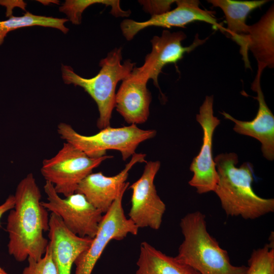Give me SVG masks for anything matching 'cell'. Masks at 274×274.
Listing matches in <instances>:
<instances>
[{
  "label": "cell",
  "mask_w": 274,
  "mask_h": 274,
  "mask_svg": "<svg viewBox=\"0 0 274 274\" xmlns=\"http://www.w3.org/2000/svg\"><path fill=\"white\" fill-rule=\"evenodd\" d=\"M15 205L8 216V252L16 260L41 259L49 241L44 232L49 229L48 210L42 204L41 192L32 173L18 183L15 195Z\"/></svg>",
  "instance_id": "obj_1"
},
{
  "label": "cell",
  "mask_w": 274,
  "mask_h": 274,
  "mask_svg": "<svg viewBox=\"0 0 274 274\" xmlns=\"http://www.w3.org/2000/svg\"><path fill=\"white\" fill-rule=\"evenodd\" d=\"M214 159L218 181L214 191L228 216L255 219L274 211V199L257 195L252 188L253 165L250 162L236 167L235 153H221Z\"/></svg>",
  "instance_id": "obj_2"
},
{
  "label": "cell",
  "mask_w": 274,
  "mask_h": 274,
  "mask_svg": "<svg viewBox=\"0 0 274 274\" xmlns=\"http://www.w3.org/2000/svg\"><path fill=\"white\" fill-rule=\"evenodd\" d=\"M184 239L176 256L200 274H245L247 266L231 264L228 254L208 232L206 216L197 211L180 223Z\"/></svg>",
  "instance_id": "obj_3"
},
{
  "label": "cell",
  "mask_w": 274,
  "mask_h": 274,
  "mask_svg": "<svg viewBox=\"0 0 274 274\" xmlns=\"http://www.w3.org/2000/svg\"><path fill=\"white\" fill-rule=\"evenodd\" d=\"M122 59V48H114L100 61V70L91 78H83L77 74L71 66L61 64L64 83L82 87L97 104L99 112L97 126L100 129L110 126L117 83L127 77L135 67V63L130 59L123 63Z\"/></svg>",
  "instance_id": "obj_4"
},
{
  "label": "cell",
  "mask_w": 274,
  "mask_h": 274,
  "mask_svg": "<svg viewBox=\"0 0 274 274\" xmlns=\"http://www.w3.org/2000/svg\"><path fill=\"white\" fill-rule=\"evenodd\" d=\"M57 130L62 139L90 157L99 158L106 155L107 150H114L121 153L124 161L135 153L141 143L156 134L155 130L142 129L135 124L118 128L110 126L92 135H82L64 122L58 124Z\"/></svg>",
  "instance_id": "obj_5"
},
{
  "label": "cell",
  "mask_w": 274,
  "mask_h": 274,
  "mask_svg": "<svg viewBox=\"0 0 274 274\" xmlns=\"http://www.w3.org/2000/svg\"><path fill=\"white\" fill-rule=\"evenodd\" d=\"M113 157L105 155L91 158L72 145L64 142L55 155L44 159L41 173L50 182L58 194L67 197L76 193L80 183L104 161Z\"/></svg>",
  "instance_id": "obj_6"
},
{
  "label": "cell",
  "mask_w": 274,
  "mask_h": 274,
  "mask_svg": "<svg viewBox=\"0 0 274 274\" xmlns=\"http://www.w3.org/2000/svg\"><path fill=\"white\" fill-rule=\"evenodd\" d=\"M129 185L122 190L103 215L90 245L76 260L75 274H91L98 260L111 241L122 240L128 234H138L139 228L126 217L122 206L123 196Z\"/></svg>",
  "instance_id": "obj_7"
},
{
  "label": "cell",
  "mask_w": 274,
  "mask_h": 274,
  "mask_svg": "<svg viewBox=\"0 0 274 274\" xmlns=\"http://www.w3.org/2000/svg\"><path fill=\"white\" fill-rule=\"evenodd\" d=\"M44 190L47 201H42V204L48 211L59 216L75 234L82 237H94L104 215L84 195L76 192L61 198L48 181L45 182Z\"/></svg>",
  "instance_id": "obj_8"
},
{
  "label": "cell",
  "mask_w": 274,
  "mask_h": 274,
  "mask_svg": "<svg viewBox=\"0 0 274 274\" xmlns=\"http://www.w3.org/2000/svg\"><path fill=\"white\" fill-rule=\"evenodd\" d=\"M160 167L159 161L146 162L140 178L129 187L132 190L129 218L139 228L158 230L166 206L158 196L154 179Z\"/></svg>",
  "instance_id": "obj_9"
},
{
  "label": "cell",
  "mask_w": 274,
  "mask_h": 274,
  "mask_svg": "<svg viewBox=\"0 0 274 274\" xmlns=\"http://www.w3.org/2000/svg\"><path fill=\"white\" fill-rule=\"evenodd\" d=\"M213 102V95H207L196 117L203 131L202 144L190 164L193 175L188 183L198 194L214 191L218 181L212 147L214 132L220 120L214 116Z\"/></svg>",
  "instance_id": "obj_10"
},
{
  "label": "cell",
  "mask_w": 274,
  "mask_h": 274,
  "mask_svg": "<svg viewBox=\"0 0 274 274\" xmlns=\"http://www.w3.org/2000/svg\"><path fill=\"white\" fill-rule=\"evenodd\" d=\"M186 38V35L183 31L171 32L167 30H164L160 36H154L150 41L151 52L146 56L144 64L140 67H135L132 72L147 82L152 79L163 96L158 81L163 67L167 64H176L182 59L185 53L191 52L208 39L201 40L197 34L193 43L189 46L184 47L182 42Z\"/></svg>",
  "instance_id": "obj_11"
},
{
  "label": "cell",
  "mask_w": 274,
  "mask_h": 274,
  "mask_svg": "<svg viewBox=\"0 0 274 274\" xmlns=\"http://www.w3.org/2000/svg\"><path fill=\"white\" fill-rule=\"evenodd\" d=\"M176 3L177 7L174 10L159 15L152 16L145 21L139 22L125 19L120 24L123 36L127 41H130L139 31L148 27H184L187 24L196 21L208 23L215 29L227 32L226 29L218 22L214 15L215 12L201 9L199 1L178 0L176 1Z\"/></svg>",
  "instance_id": "obj_12"
},
{
  "label": "cell",
  "mask_w": 274,
  "mask_h": 274,
  "mask_svg": "<svg viewBox=\"0 0 274 274\" xmlns=\"http://www.w3.org/2000/svg\"><path fill=\"white\" fill-rule=\"evenodd\" d=\"M146 156L134 153L125 167L113 176H106L101 172L91 173L80 183L76 192L84 195L95 208L106 213L122 190L129 185L126 181L131 168L136 163L146 162Z\"/></svg>",
  "instance_id": "obj_13"
},
{
  "label": "cell",
  "mask_w": 274,
  "mask_h": 274,
  "mask_svg": "<svg viewBox=\"0 0 274 274\" xmlns=\"http://www.w3.org/2000/svg\"><path fill=\"white\" fill-rule=\"evenodd\" d=\"M263 70L258 68L251 89L257 93L254 97L258 102V110L255 117L250 121L237 120L230 114L221 112L224 118L234 123L233 130L241 134L253 137L261 144L263 156L268 160L274 159V116L268 107L261 89L260 78Z\"/></svg>",
  "instance_id": "obj_14"
},
{
  "label": "cell",
  "mask_w": 274,
  "mask_h": 274,
  "mask_svg": "<svg viewBox=\"0 0 274 274\" xmlns=\"http://www.w3.org/2000/svg\"><path fill=\"white\" fill-rule=\"evenodd\" d=\"M49 239L48 247L57 274H71L78 256L90 245L92 238L79 236L70 231L60 218L49 216Z\"/></svg>",
  "instance_id": "obj_15"
},
{
  "label": "cell",
  "mask_w": 274,
  "mask_h": 274,
  "mask_svg": "<svg viewBox=\"0 0 274 274\" xmlns=\"http://www.w3.org/2000/svg\"><path fill=\"white\" fill-rule=\"evenodd\" d=\"M147 82L131 72L122 81L116 93L115 108L130 125L142 124L148 120L151 95Z\"/></svg>",
  "instance_id": "obj_16"
},
{
  "label": "cell",
  "mask_w": 274,
  "mask_h": 274,
  "mask_svg": "<svg viewBox=\"0 0 274 274\" xmlns=\"http://www.w3.org/2000/svg\"><path fill=\"white\" fill-rule=\"evenodd\" d=\"M207 2L223 12L227 25V32L239 46V52L245 67L251 68L248 49L249 25L246 23V19L250 12L261 7L268 1L208 0Z\"/></svg>",
  "instance_id": "obj_17"
},
{
  "label": "cell",
  "mask_w": 274,
  "mask_h": 274,
  "mask_svg": "<svg viewBox=\"0 0 274 274\" xmlns=\"http://www.w3.org/2000/svg\"><path fill=\"white\" fill-rule=\"evenodd\" d=\"M248 49L256 58L258 68L274 67V6L260 20L249 25Z\"/></svg>",
  "instance_id": "obj_18"
},
{
  "label": "cell",
  "mask_w": 274,
  "mask_h": 274,
  "mask_svg": "<svg viewBox=\"0 0 274 274\" xmlns=\"http://www.w3.org/2000/svg\"><path fill=\"white\" fill-rule=\"evenodd\" d=\"M134 274H200L176 257L169 256L146 242H142Z\"/></svg>",
  "instance_id": "obj_19"
},
{
  "label": "cell",
  "mask_w": 274,
  "mask_h": 274,
  "mask_svg": "<svg viewBox=\"0 0 274 274\" xmlns=\"http://www.w3.org/2000/svg\"><path fill=\"white\" fill-rule=\"evenodd\" d=\"M68 21L66 18L36 15L27 11L22 16H11L7 20L0 21V46L3 44L8 32L22 27L33 26L49 27L59 29L66 34L69 29L64 24Z\"/></svg>",
  "instance_id": "obj_20"
},
{
  "label": "cell",
  "mask_w": 274,
  "mask_h": 274,
  "mask_svg": "<svg viewBox=\"0 0 274 274\" xmlns=\"http://www.w3.org/2000/svg\"><path fill=\"white\" fill-rule=\"evenodd\" d=\"M103 4L111 8L110 13L116 17H127L131 11H124L121 8L119 1L115 0H67L59 7V11L67 16L73 24L78 25L81 22L82 14L89 6L95 4Z\"/></svg>",
  "instance_id": "obj_21"
},
{
  "label": "cell",
  "mask_w": 274,
  "mask_h": 274,
  "mask_svg": "<svg viewBox=\"0 0 274 274\" xmlns=\"http://www.w3.org/2000/svg\"><path fill=\"white\" fill-rule=\"evenodd\" d=\"M248 262L245 274H274V248L272 243L254 250Z\"/></svg>",
  "instance_id": "obj_22"
},
{
  "label": "cell",
  "mask_w": 274,
  "mask_h": 274,
  "mask_svg": "<svg viewBox=\"0 0 274 274\" xmlns=\"http://www.w3.org/2000/svg\"><path fill=\"white\" fill-rule=\"evenodd\" d=\"M27 260L28 265L23 269L22 274H57L48 246L41 259L35 260L28 258Z\"/></svg>",
  "instance_id": "obj_23"
},
{
  "label": "cell",
  "mask_w": 274,
  "mask_h": 274,
  "mask_svg": "<svg viewBox=\"0 0 274 274\" xmlns=\"http://www.w3.org/2000/svg\"><path fill=\"white\" fill-rule=\"evenodd\" d=\"M143 9L152 16L159 15L170 10L171 6L176 1H139Z\"/></svg>",
  "instance_id": "obj_24"
},
{
  "label": "cell",
  "mask_w": 274,
  "mask_h": 274,
  "mask_svg": "<svg viewBox=\"0 0 274 274\" xmlns=\"http://www.w3.org/2000/svg\"><path fill=\"white\" fill-rule=\"evenodd\" d=\"M14 205V196L13 195H9L5 202L0 205V219L6 212L13 209Z\"/></svg>",
  "instance_id": "obj_25"
},
{
  "label": "cell",
  "mask_w": 274,
  "mask_h": 274,
  "mask_svg": "<svg viewBox=\"0 0 274 274\" xmlns=\"http://www.w3.org/2000/svg\"><path fill=\"white\" fill-rule=\"evenodd\" d=\"M0 274H9L0 266Z\"/></svg>",
  "instance_id": "obj_26"
}]
</instances>
